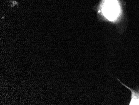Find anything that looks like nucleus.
<instances>
[{
  "instance_id": "2",
  "label": "nucleus",
  "mask_w": 139,
  "mask_h": 105,
  "mask_svg": "<svg viewBox=\"0 0 139 105\" xmlns=\"http://www.w3.org/2000/svg\"><path fill=\"white\" fill-rule=\"evenodd\" d=\"M118 80L124 86L126 87L128 89H129L131 92V99L130 102L129 103V105H139V91H134L133 90L131 89L130 88L127 86L126 85H125L121 82L118 79Z\"/></svg>"
},
{
  "instance_id": "1",
  "label": "nucleus",
  "mask_w": 139,
  "mask_h": 105,
  "mask_svg": "<svg viewBox=\"0 0 139 105\" xmlns=\"http://www.w3.org/2000/svg\"><path fill=\"white\" fill-rule=\"evenodd\" d=\"M102 10L104 16L110 21L116 20L120 14L119 6L116 0H107Z\"/></svg>"
}]
</instances>
